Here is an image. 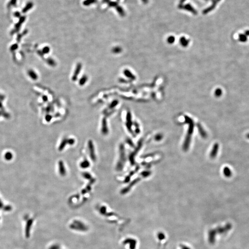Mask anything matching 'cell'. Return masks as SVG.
Listing matches in <instances>:
<instances>
[{"instance_id":"obj_10","label":"cell","mask_w":249,"mask_h":249,"mask_svg":"<svg viewBox=\"0 0 249 249\" xmlns=\"http://www.w3.org/2000/svg\"><path fill=\"white\" fill-rule=\"evenodd\" d=\"M108 128L107 126V124L106 119L104 118L103 119L102 122V134L106 135L108 133Z\"/></svg>"},{"instance_id":"obj_6","label":"cell","mask_w":249,"mask_h":249,"mask_svg":"<svg viewBox=\"0 0 249 249\" xmlns=\"http://www.w3.org/2000/svg\"><path fill=\"white\" fill-rule=\"evenodd\" d=\"M219 144L218 143H216L212 148V150L210 154V157L211 158L214 159L216 157V156L217 155L218 150H219Z\"/></svg>"},{"instance_id":"obj_21","label":"cell","mask_w":249,"mask_h":249,"mask_svg":"<svg viewBox=\"0 0 249 249\" xmlns=\"http://www.w3.org/2000/svg\"><path fill=\"white\" fill-rule=\"evenodd\" d=\"M157 236H158V238L160 239V240H163L165 238V236L164 235V234L162 232H160L157 235Z\"/></svg>"},{"instance_id":"obj_22","label":"cell","mask_w":249,"mask_h":249,"mask_svg":"<svg viewBox=\"0 0 249 249\" xmlns=\"http://www.w3.org/2000/svg\"><path fill=\"white\" fill-rule=\"evenodd\" d=\"M121 51V49L119 47H116L114 48L113 49V52L115 53H119Z\"/></svg>"},{"instance_id":"obj_33","label":"cell","mask_w":249,"mask_h":249,"mask_svg":"<svg viewBox=\"0 0 249 249\" xmlns=\"http://www.w3.org/2000/svg\"></svg>"},{"instance_id":"obj_15","label":"cell","mask_w":249,"mask_h":249,"mask_svg":"<svg viewBox=\"0 0 249 249\" xmlns=\"http://www.w3.org/2000/svg\"><path fill=\"white\" fill-rule=\"evenodd\" d=\"M80 166L82 168H87L89 166V162L87 160H84L80 163Z\"/></svg>"},{"instance_id":"obj_25","label":"cell","mask_w":249,"mask_h":249,"mask_svg":"<svg viewBox=\"0 0 249 249\" xmlns=\"http://www.w3.org/2000/svg\"><path fill=\"white\" fill-rule=\"evenodd\" d=\"M117 104H118V102L117 101H114L112 103L111 105H110L111 106H110V108H113L115 107Z\"/></svg>"},{"instance_id":"obj_26","label":"cell","mask_w":249,"mask_h":249,"mask_svg":"<svg viewBox=\"0 0 249 249\" xmlns=\"http://www.w3.org/2000/svg\"><path fill=\"white\" fill-rule=\"evenodd\" d=\"M174 40H175V39H174V37H169V39H168V42H169V43H172L173 42H174Z\"/></svg>"},{"instance_id":"obj_3","label":"cell","mask_w":249,"mask_h":249,"mask_svg":"<svg viewBox=\"0 0 249 249\" xmlns=\"http://www.w3.org/2000/svg\"><path fill=\"white\" fill-rule=\"evenodd\" d=\"M142 143H143V141L142 140L139 141L138 143V146L137 148L135 149L134 152L132 153V154L130 155L129 159H130V162L132 165H133L134 164V157H135V155H136V154H137V153L138 152V151L139 150V149H140L142 147Z\"/></svg>"},{"instance_id":"obj_23","label":"cell","mask_w":249,"mask_h":249,"mask_svg":"<svg viewBox=\"0 0 249 249\" xmlns=\"http://www.w3.org/2000/svg\"><path fill=\"white\" fill-rule=\"evenodd\" d=\"M150 174V172H147V171H145V172H143L141 173L142 174V176H143V177H147L148 176H149V175Z\"/></svg>"},{"instance_id":"obj_28","label":"cell","mask_w":249,"mask_h":249,"mask_svg":"<svg viewBox=\"0 0 249 249\" xmlns=\"http://www.w3.org/2000/svg\"><path fill=\"white\" fill-rule=\"evenodd\" d=\"M180 246H181V249H191L189 247H188L186 245H181Z\"/></svg>"},{"instance_id":"obj_4","label":"cell","mask_w":249,"mask_h":249,"mask_svg":"<svg viewBox=\"0 0 249 249\" xmlns=\"http://www.w3.org/2000/svg\"><path fill=\"white\" fill-rule=\"evenodd\" d=\"M74 142H75L74 139H73L72 138H71V139L65 138L62 141V142L60 145V147L59 148V150L60 151H61L63 150L64 147L66 146V144H69L70 145H72L74 144Z\"/></svg>"},{"instance_id":"obj_13","label":"cell","mask_w":249,"mask_h":249,"mask_svg":"<svg viewBox=\"0 0 249 249\" xmlns=\"http://www.w3.org/2000/svg\"><path fill=\"white\" fill-rule=\"evenodd\" d=\"M182 8H184L186 10H187L189 12H191L192 13H194V14H197V11L192 7V6L190 5V4H186L185 5V6H184Z\"/></svg>"},{"instance_id":"obj_12","label":"cell","mask_w":249,"mask_h":249,"mask_svg":"<svg viewBox=\"0 0 249 249\" xmlns=\"http://www.w3.org/2000/svg\"><path fill=\"white\" fill-rule=\"evenodd\" d=\"M223 174L224 175V176L227 178H229L231 177L232 175V171L231 170L230 168L227 167V166H226L223 169Z\"/></svg>"},{"instance_id":"obj_17","label":"cell","mask_w":249,"mask_h":249,"mask_svg":"<svg viewBox=\"0 0 249 249\" xmlns=\"http://www.w3.org/2000/svg\"><path fill=\"white\" fill-rule=\"evenodd\" d=\"M124 74L125 75H126V76H127L131 79H134V78L133 75L132 73L131 72H130L129 71L127 70L124 71Z\"/></svg>"},{"instance_id":"obj_19","label":"cell","mask_w":249,"mask_h":249,"mask_svg":"<svg viewBox=\"0 0 249 249\" xmlns=\"http://www.w3.org/2000/svg\"><path fill=\"white\" fill-rule=\"evenodd\" d=\"M83 176L84 178H86V179H91L92 178V177L90 176V175L89 174V173H88L87 172H84V173H83Z\"/></svg>"},{"instance_id":"obj_32","label":"cell","mask_w":249,"mask_h":249,"mask_svg":"<svg viewBox=\"0 0 249 249\" xmlns=\"http://www.w3.org/2000/svg\"><path fill=\"white\" fill-rule=\"evenodd\" d=\"M218 0V1H220V0Z\"/></svg>"},{"instance_id":"obj_9","label":"cell","mask_w":249,"mask_h":249,"mask_svg":"<svg viewBox=\"0 0 249 249\" xmlns=\"http://www.w3.org/2000/svg\"><path fill=\"white\" fill-rule=\"evenodd\" d=\"M59 172L61 176H65L66 175V172L65 168L63 162L61 160H60L59 162Z\"/></svg>"},{"instance_id":"obj_1","label":"cell","mask_w":249,"mask_h":249,"mask_svg":"<svg viewBox=\"0 0 249 249\" xmlns=\"http://www.w3.org/2000/svg\"><path fill=\"white\" fill-rule=\"evenodd\" d=\"M186 121L189 124V128L187 133V134L185 137V140L184 142V144H183V149L185 151H186L189 149V147L190 146L191 140V137L193 133V130H194V123L192 121L191 119H190L189 118L186 117Z\"/></svg>"},{"instance_id":"obj_29","label":"cell","mask_w":249,"mask_h":249,"mask_svg":"<svg viewBox=\"0 0 249 249\" xmlns=\"http://www.w3.org/2000/svg\"><path fill=\"white\" fill-rule=\"evenodd\" d=\"M44 50H45L44 51V53H48V52H49V51H50V49H49V48H47V47L45 48L44 49Z\"/></svg>"},{"instance_id":"obj_2","label":"cell","mask_w":249,"mask_h":249,"mask_svg":"<svg viewBox=\"0 0 249 249\" xmlns=\"http://www.w3.org/2000/svg\"><path fill=\"white\" fill-rule=\"evenodd\" d=\"M125 156L126 154L125 148L123 144H121L120 146V159L116 166V169L118 171H121L123 169L126 160Z\"/></svg>"},{"instance_id":"obj_11","label":"cell","mask_w":249,"mask_h":249,"mask_svg":"<svg viewBox=\"0 0 249 249\" xmlns=\"http://www.w3.org/2000/svg\"><path fill=\"white\" fill-rule=\"evenodd\" d=\"M81 67H82V66L81 64L79 63V64H77V67L76 68V70L75 71V72H74V74H73V76L72 77V80L73 81H75L77 79V77L78 76V75L79 74V72H80V71L81 70Z\"/></svg>"},{"instance_id":"obj_27","label":"cell","mask_w":249,"mask_h":249,"mask_svg":"<svg viewBox=\"0 0 249 249\" xmlns=\"http://www.w3.org/2000/svg\"><path fill=\"white\" fill-rule=\"evenodd\" d=\"M127 143L128 144H130V145H131V146H132V147L134 145H133V143H132V141L131 140H130V139H127Z\"/></svg>"},{"instance_id":"obj_31","label":"cell","mask_w":249,"mask_h":249,"mask_svg":"<svg viewBox=\"0 0 249 249\" xmlns=\"http://www.w3.org/2000/svg\"><path fill=\"white\" fill-rule=\"evenodd\" d=\"M246 138L247 139H249V133H247V134L246 135Z\"/></svg>"},{"instance_id":"obj_18","label":"cell","mask_w":249,"mask_h":249,"mask_svg":"<svg viewBox=\"0 0 249 249\" xmlns=\"http://www.w3.org/2000/svg\"><path fill=\"white\" fill-rule=\"evenodd\" d=\"M87 80V77L86 76H83L79 81V84L80 85H83Z\"/></svg>"},{"instance_id":"obj_8","label":"cell","mask_w":249,"mask_h":249,"mask_svg":"<svg viewBox=\"0 0 249 249\" xmlns=\"http://www.w3.org/2000/svg\"><path fill=\"white\" fill-rule=\"evenodd\" d=\"M127 122L126 125H127L128 130L129 132H130L131 133H133V131L132 130V120H131V114L130 112H128L127 117Z\"/></svg>"},{"instance_id":"obj_30","label":"cell","mask_w":249,"mask_h":249,"mask_svg":"<svg viewBox=\"0 0 249 249\" xmlns=\"http://www.w3.org/2000/svg\"><path fill=\"white\" fill-rule=\"evenodd\" d=\"M15 15L16 17H19V16H20V13L19 12H16L15 13Z\"/></svg>"},{"instance_id":"obj_7","label":"cell","mask_w":249,"mask_h":249,"mask_svg":"<svg viewBox=\"0 0 249 249\" xmlns=\"http://www.w3.org/2000/svg\"><path fill=\"white\" fill-rule=\"evenodd\" d=\"M140 178H137V179H134V180H133V182H132V183H131L129 185H128L127 187H126V188H125V189H124L123 190H122V192H121V193H122L123 194H125V193H127V192H129V191H130V190L131 189V188H132V187L134 185H135V184H136L138 182V181L140 180Z\"/></svg>"},{"instance_id":"obj_14","label":"cell","mask_w":249,"mask_h":249,"mask_svg":"<svg viewBox=\"0 0 249 249\" xmlns=\"http://www.w3.org/2000/svg\"><path fill=\"white\" fill-rule=\"evenodd\" d=\"M198 130H199V133H200V135L203 138H206L207 137V135L206 133L205 132V131L204 130V129L203 128V127L200 125H198Z\"/></svg>"},{"instance_id":"obj_16","label":"cell","mask_w":249,"mask_h":249,"mask_svg":"<svg viewBox=\"0 0 249 249\" xmlns=\"http://www.w3.org/2000/svg\"><path fill=\"white\" fill-rule=\"evenodd\" d=\"M32 6H33V4H32V2H29V3H28L27 4L26 6L24 7V8L23 9V11H22L23 13H26V12H27L29 10H30V9L32 7Z\"/></svg>"},{"instance_id":"obj_20","label":"cell","mask_w":249,"mask_h":249,"mask_svg":"<svg viewBox=\"0 0 249 249\" xmlns=\"http://www.w3.org/2000/svg\"><path fill=\"white\" fill-rule=\"evenodd\" d=\"M16 4V0H11L9 3H8L7 6L8 7H9L11 6H14Z\"/></svg>"},{"instance_id":"obj_5","label":"cell","mask_w":249,"mask_h":249,"mask_svg":"<svg viewBox=\"0 0 249 249\" xmlns=\"http://www.w3.org/2000/svg\"><path fill=\"white\" fill-rule=\"evenodd\" d=\"M88 148L89 149V155L91 160L93 161L96 160V155L95 154L94 147L93 144V142L91 140L88 141Z\"/></svg>"},{"instance_id":"obj_24","label":"cell","mask_w":249,"mask_h":249,"mask_svg":"<svg viewBox=\"0 0 249 249\" xmlns=\"http://www.w3.org/2000/svg\"><path fill=\"white\" fill-rule=\"evenodd\" d=\"M162 138V136L161 134H157L155 137V139L157 141H159Z\"/></svg>"}]
</instances>
